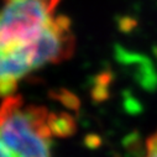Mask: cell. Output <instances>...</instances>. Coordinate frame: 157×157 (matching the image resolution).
Segmentation results:
<instances>
[{
    "label": "cell",
    "instance_id": "obj_2",
    "mask_svg": "<svg viewBox=\"0 0 157 157\" xmlns=\"http://www.w3.org/2000/svg\"><path fill=\"white\" fill-rule=\"evenodd\" d=\"M50 111L25 104L21 95L3 98L0 104V157H55Z\"/></svg>",
    "mask_w": 157,
    "mask_h": 157
},
{
    "label": "cell",
    "instance_id": "obj_4",
    "mask_svg": "<svg viewBox=\"0 0 157 157\" xmlns=\"http://www.w3.org/2000/svg\"><path fill=\"white\" fill-rule=\"evenodd\" d=\"M57 98L62 101V103H64L66 105H68L69 108H78V105H79V101H78V99H77V97L74 95V94H72V93H68L67 90H62L61 92V94H57Z\"/></svg>",
    "mask_w": 157,
    "mask_h": 157
},
{
    "label": "cell",
    "instance_id": "obj_1",
    "mask_svg": "<svg viewBox=\"0 0 157 157\" xmlns=\"http://www.w3.org/2000/svg\"><path fill=\"white\" fill-rule=\"evenodd\" d=\"M61 0H5L0 10V98L15 94L19 79L72 57L71 20L55 15Z\"/></svg>",
    "mask_w": 157,
    "mask_h": 157
},
{
    "label": "cell",
    "instance_id": "obj_3",
    "mask_svg": "<svg viewBox=\"0 0 157 157\" xmlns=\"http://www.w3.org/2000/svg\"><path fill=\"white\" fill-rule=\"evenodd\" d=\"M141 157H157V130L147 137L145 151Z\"/></svg>",
    "mask_w": 157,
    "mask_h": 157
}]
</instances>
